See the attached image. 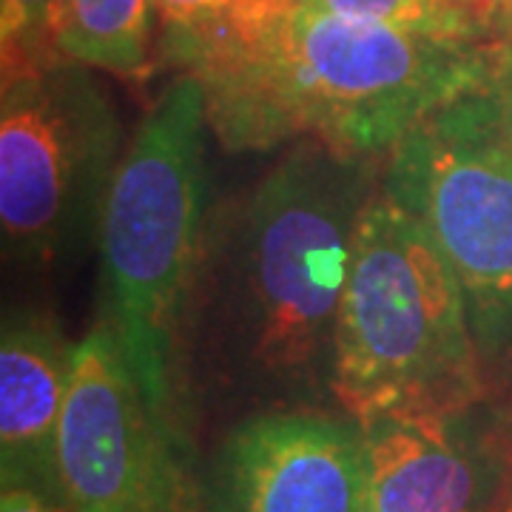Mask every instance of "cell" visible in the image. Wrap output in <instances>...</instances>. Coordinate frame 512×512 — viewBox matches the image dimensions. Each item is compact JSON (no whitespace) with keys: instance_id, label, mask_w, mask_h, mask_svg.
<instances>
[{"instance_id":"obj_14","label":"cell","mask_w":512,"mask_h":512,"mask_svg":"<svg viewBox=\"0 0 512 512\" xmlns=\"http://www.w3.org/2000/svg\"><path fill=\"white\" fill-rule=\"evenodd\" d=\"M231 6L234 0H154L165 60L220 29Z\"/></svg>"},{"instance_id":"obj_22","label":"cell","mask_w":512,"mask_h":512,"mask_svg":"<svg viewBox=\"0 0 512 512\" xmlns=\"http://www.w3.org/2000/svg\"><path fill=\"white\" fill-rule=\"evenodd\" d=\"M188 512H191V510H188Z\"/></svg>"},{"instance_id":"obj_3","label":"cell","mask_w":512,"mask_h":512,"mask_svg":"<svg viewBox=\"0 0 512 512\" xmlns=\"http://www.w3.org/2000/svg\"><path fill=\"white\" fill-rule=\"evenodd\" d=\"M205 131L200 80L180 72L134 131L97 234L103 322L151 410L180 436L185 328L208 231Z\"/></svg>"},{"instance_id":"obj_16","label":"cell","mask_w":512,"mask_h":512,"mask_svg":"<svg viewBox=\"0 0 512 512\" xmlns=\"http://www.w3.org/2000/svg\"><path fill=\"white\" fill-rule=\"evenodd\" d=\"M481 26L490 40L512 46V0H487Z\"/></svg>"},{"instance_id":"obj_15","label":"cell","mask_w":512,"mask_h":512,"mask_svg":"<svg viewBox=\"0 0 512 512\" xmlns=\"http://www.w3.org/2000/svg\"><path fill=\"white\" fill-rule=\"evenodd\" d=\"M296 3L299 0H234V6H231V12H228V18L222 23L220 29H214L211 35H217V32H239V29H254V26H265V23H271V20L282 18V15H288L296 9ZM205 35V37H211ZM202 37V40H205ZM200 43V40H197ZM194 46V43H191ZM188 49V46H185ZM183 52V49H180ZM177 52V55H180ZM174 57V55H171ZM168 57V60H171Z\"/></svg>"},{"instance_id":"obj_12","label":"cell","mask_w":512,"mask_h":512,"mask_svg":"<svg viewBox=\"0 0 512 512\" xmlns=\"http://www.w3.org/2000/svg\"><path fill=\"white\" fill-rule=\"evenodd\" d=\"M63 0H0L3 80L55 66L57 20Z\"/></svg>"},{"instance_id":"obj_4","label":"cell","mask_w":512,"mask_h":512,"mask_svg":"<svg viewBox=\"0 0 512 512\" xmlns=\"http://www.w3.org/2000/svg\"><path fill=\"white\" fill-rule=\"evenodd\" d=\"M467 302L430 231L379 188L356 228L336 328L333 399L359 424L487 399Z\"/></svg>"},{"instance_id":"obj_7","label":"cell","mask_w":512,"mask_h":512,"mask_svg":"<svg viewBox=\"0 0 512 512\" xmlns=\"http://www.w3.org/2000/svg\"><path fill=\"white\" fill-rule=\"evenodd\" d=\"M180 447L183 436L151 410L106 322L74 345L57 433L63 510L188 512Z\"/></svg>"},{"instance_id":"obj_9","label":"cell","mask_w":512,"mask_h":512,"mask_svg":"<svg viewBox=\"0 0 512 512\" xmlns=\"http://www.w3.org/2000/svg\"><path fill=\"white\" fill-rule=\"evenodd\" d=\"M464 416L404 410L365 421L367 512H490L504 467Z\"/></svg>"},{"instance_id":"obj_13","label":"cell","mask_w":512,"mask_h":512,"mask_svg":"<svg viewBox=\"0 0 512 512\" xmlns=\"http://www.w3.org/2000/svg\"><path fill=\"white\" fill-rule=\"evenodd\" d=\"M296 6L308 12H319V15L384 23V26L430 32V35L490 40L476 20L458 15L441 0H299Z\"/></svg>"},{"instance_id":"obj_8","label":"cell","mask_w":512,"mask_h":512,"mask_svg":"<svg viewBox=\"0 0 512 512\" xmlns=\"http://www.w3.org/2000/svg\"><path fill=\"white\" fill-rule=\"evenodd\" d=\"M214 510L367 512L362 424L308 407L245 419L214 464Z\"/></svg>"},{"instance_id":"obj_20","label":"cell","mask_w":512,"mask_h":512,"mask_svg":"<svg viewBox=\"0 0 512 512\" xmlns=\"http://www.w3.org/2000/svg\"><path fill=\"white\" fill-rule=\"evenodd\" d=\"M501 66H504V72L512 83V46H507V43H501Z\"/></svg>"},{"instance_id":"obj_21","label":"cell","mask_w":512,"mask_h":512,"mask_svg":"<svg viewBox=\"0 0 512 512\" xmlns=\"http://www.w3.org/2000/svg\"><path fill=\"white\" fill-rule=\"evenodd\" d=\"M507 458H510V461H512V444H510V450H507Z\"/></svg>"},{"instance_id":"obj_6","label":"cell","mask_w":512,"mask_h":512,"mask_svg":"<svg viewBox=\"0 0 512 512\" xmlns=\"http://www.w3.org/2000/svg\"><path fill=\"white\" fill-rule=\"evenodd\" d=\"M123 128L86 66L60 60L3 80V259L55 271L86 254L123 160Z\"/></svg>"},{"instance_id":"obj_2","label":"cell","mask_w":512,"mask_h":512,"mask_svg":"<svg viewBox=\"0 0 512 512\" xmlns=\"http://www.w3.org/2000/svg\"><path fill=\"white\" fill-rule=\"evenodd\" d=\"M498 40L444 37L296 6L265 26L217 32L174 55L205 94L222 148L319 140L387 160L430 111L490 72Z\"/></svg>"},{"instance_id":"obj_18","label":"cell","mask_w":512,"mask_h":512,"mask_svg":"<svg viewBox=\"0 0 512 512\" xmlns=\"http://www.w3.org/2000/svg\"><path fill=\"white\" fill-rule=\"evenodd\" d=\"M490 512H512V461L510 458L504 461V476H501V484H498V490H495Z\"/></svg>"},{"instance_id":"obj_1","label":"cell","mask_w":512,"mask_h":512,"mask_svg":"<svg viewBox=\"0 0 512 512\" xmlns=\"http://www.w3.org/2000/svg\"><path fill=\"white\" fill-rule=\"evenodd\" d=\"M379 180L376 157L299 140L248 197L214 214L185 359L285 402L333 396L353 242Z\"/></svg>"},{"instance_id":"obj_5","label":"cell","mask_w":512,"mask_h":512,"mask_svg":"<svg viewBox=\"0 0 512 512\" xmlns=\"http://www.w3.org/2000/svg\"><path fill=\"white\" fill-rule=\"evenodd\" d=\"M382 188L456 274L487 387H512V83L493 66L410 128Z\"/></svg>"},{"instance_id":"obj_11","label":"cell","mask_w":512,"mask_h":512,"mask_svg":"<svg viewBox=\"0 0 512 512\" xmlns=\"http://www.w3.org/2000/svg\"><path fill=\"white\" fill-rule=\"evenodd\" d=\"M154 0H63L57 52L63 60L143 80L151 69Z\"/></svg>"},{"instance_id":"obj_17","label":"cell","mask_w":512,"mask_h":512,"mask_svg":"<svg viewBox=\"0 0 512 512\" xmlns=\"http://www.w3.org/2000/svg\"><path fill=\"white\" fill-rule=\"evenodd\" d=\"M0 512H66L63 507H57L52 501L40 498L35 493L26 490H3L0 498Z\"/></svg>"},{"instance_id":"obj_10","label":"cell","mask_w":512,"mask_h":512,"mask_svg":"<svg viewBox=\"0 0 512 512\" xmlns=\"http://www.w3.org/2000/svg\"><path fill=\"white\" fill-rule=\"evenodd\" d=\"M74 348L49 316L6 311L0 333V478L57 507V433L72 379Z\"/></svg>"},{"instance_id":"obj_19","label":"cell","mask_w":512,"mask_h":512,"mask_svg":"<svg viewBox=\"0 0 512 512\" xmlns=\"http://www.w3.org/2000/svg\"><path fill=\"white\" fill-rule=\"evenodd\" d=\"M441 3L450 6L458 15H464V18L476 20L478 26H481V15H484V3H487V0H441ZM481 29H484V26H481Z\"/></svg>"}]
</instances>
